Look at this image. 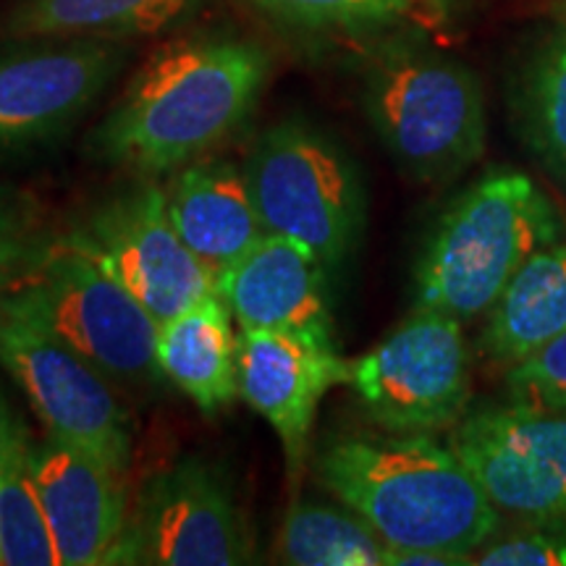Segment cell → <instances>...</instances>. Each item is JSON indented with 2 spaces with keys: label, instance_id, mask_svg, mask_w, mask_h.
I'll return each instance as SVG.
<instances>
[{
  "label": "cell",
  "instance_id": "1",
  "mask_svg": "<svg viewBox=\"0 0 566 566\" xmlns=\"http://www.w3.org/2000/svg\"><path fill=\"white\" fill-rule=\"evenodd\" d=\"M271 76L254 40L195 34L145 61L92 134L95 155L142 176L176 174L252 116Z\"/></svg>",
  "mask_w": 566,
  "mask_h": 566
},
{
  "label": "cell",
  "instance_id": "2",
  "mask_svg": "<svg viewBox=\"0 0 566 566\" xmlns=\"http://www.w3.org/2000/svg\"><path fill=\"white\" fill-rule=\"evenodd\" d=\"M313 467L325 491L396 551L470 558L499 527V509L470 467L430 433L336 436Z\"/></svg>",
  "mask_w": 566,
  "mask_h": 566
},
{
  "label": "cell",
  "instance_id": "3",
  "mask_svg": "<svg viewBox=\"0 0 566 566\" xmlns=\"http://www.w3.org/2000/svg\"><path fill=\"white\" fill-rule=\"evenodd\" d=\"M558 212L527 174L499 168L443 212L415 273L417 307L457 321L491 313L509 281L543 247L558 242Z\"/></svg>",
  "mask_w": 566,
  "mask_h": 566
},
{
  "label": "cell",
  "instance_id": "4",
  "mask_svg": "<svg viewBox=\"0 0 566 566\" xmlns=\"http://www.w3.org/2000/svg\"><path fill=\"white\" fill-rule=\"evenodd\" d=\"M6 310L40 323L113 384L139 386L163 378L155 359L158 317L66 237L48 242Z\"/></svg>",
  "mask_w": 566,
  "mask_h": 566
},
{
  "label": "cell",
  "instance_id": "5",
  "mask_svg": "<svg viewBox=\"0 0 566 566\" xmlns=\"http://www.w3.org/2000/svg\"><path fill=\"white\" fill-rule=\"evenodd\" d=\"M367 113L388 153L420 181H449L485 150V101L462 63L396 53L373 71Z\"/></svg>",
  "mask_w": 566,
  "mask_h": 566
},
{
  "label": "cell",
  "instance_id": "6",
  "mask_svg": "<svg viewBox=\"0 0 566 566\" xmlns=\"http://www.w3.org/2000/svg\"><path fill=\"white\" fill-rule=\"evenodd\" d=\"M244 176L268 233L302 244L325 268L352 252L365 200L349 158L334 139L289 118L260 134Z\"/></svg>",
  "mask_w": 566,
  "mask_h": 566
},
{
  "label": "cell",
  "instance_id": "7",
  "mask_svg": "<svg viewBox=\"0 0 566 566\" xmlns=\"http://www.w3.org/2000/svg\"><path fill=\"white\" fill-rule=\"evenodd\" d=\"M258 556L231 480L202 457H181L142 485L113 564L239 566Z\"/></svg>",
  "mask_w": 566,
  "mask_h": 566
},
{
  "label": "cell",
  "instance_id": "8",
  "mask_svg": "<svg viewBox=\"0 0 566 566\" xmlns=\"http://www.w3.org/2000/svg\"><path fill=\"white\" fill-rule=\"evenodd\" d=\"M349 386L367 417L391 433L449 428L470 399L462 321L415 307L375 349L354 359Z\"/></svg>",
  "mask_w": 566,
  "mask_h": 566
},
{
  "label": "cell",
  "instance_id": "9",
  "mask_svg": "<svg viewBox=\"0 0 566 566\" xmlns=\"http://www.w3.org/2000/svg\"><path fill=\"white\" fill-rule=\"evenodd\" d=\"M0 367L17 380L48 433L129 475L134 424L108 375L13 310L0 315Z\"/></svg>",
  "mask_w": 566,
  "mask_h": 566
},
{
  "label": "cell",
  "instance_id": "10",
  "mask_svg": "<svg viewBox=\"0 0 566 566\" xmlns=\"http://www.w3.org/2000/svg\"><path fill=\"white\" fill-rule=\"evenodd\" d=\"M66 239L160 323L218 292L216 273L181 242L158 184H137L103 200Z\"/></svg>",
  "mask_w": 566,
  "mask_h": 566
},
{
  "label": "cell",
  "instance_id": "11",
  "mask_svg": "<svg viewBox=\"0 0 566 566\" xmlns=\"http://www.w3.org/2000/svg\"><path fill=\"white\" fill-rule=\"evenodd\" d=\"M0 53V153L71 129L129 61V42L101 38L21 40Z\"/></svg>",
  "mask_w": 566,
  "mask_h": 566
},
{
  "label": "cell",
  "instance_id": "12",
  "mask_svg": "<svg viewBox=\"0 0 566 566\" xmlns=\"http://www.w3.org/2000/svg\"><path fill=\"white\" fill-rule=\"evenodd\" d=\"M454 451L499 512L566 527V412L483 409L457 430Z\"/></svg>",
  "mask_w": 566,
  "mask_h": 566
},
{
  "label": "cell",
  "instance_id": "13",
  "mask_svg": "<svg viewBox=\"0 0 566 566\" xmlns=\"http://www.w3.org/2000/svg\"><path fill=\"white\" fill-rule=\"evenodd\" d=\"M349 370L336 342L289 331L239 336V396L275 430L294 485L307 464L317 407L331 388L349 384Z\"/></svg>",
  "mask_w": 566,
  "mask_h": 566
},
{
  "label": "cell",
  "instance_id": "14",
  "mask_svg": "<svg viewBox=\"0 0 566 566\" xmlns=\"http://www.w3.org/2000/svg\"><path fill=\"white\" fill-rule=\"evenodd\" d=\"M32 459L59 566L113 564L132 516L126 475L51 433L34 438Z\"/></svg>",
  "mask_w": 566,
  "mask_h": 566
},
{
  "label": "cell",
  "instance_id": "15",
  "mask_svg": "<svg viewBox=\"0 0 566 566\" xmlns=\"http://www.w3.org/2000/svg\"><path fill=\"white\" fill-rule=\"evenodd\" d=\"M242 331H289L334 342L325 265L279 233H265L216 279Z\"/></svg>",
  "mask_w": 566,
  "mask_h": 566
},
{
  "label": "cell",
  "instance_id": "16",
  "mask_svg": "<svg viewBox=\"0 0 566 566\" xmlns=\"http://www.w3.org/2000/svg\"><path fill=\"white\" fill-rule=\"evenodd\" d=\"M166 205L181 242L216 279L268 233L244 168L229 160H195L179 168L166 187Z\"/></svg>",
  "mask_w": 566,
  "mask_h": 566
},
{
  "label": "cell",
  "instance_id": "17",
  "mask_svg": "<svg viewBox=\"0 0 566 566\" xmlns=\"http://www.w3.org/2000/svg\"><path fill=\"white\" fill-rule=\"evenodd\" d=\"M155 359L163 378L189 396L200 412L229 409L239 396V338L223 296L212 292L163 321Z\"/></svg>",
  "mask_w": 566,
  "mask_h": 566
},
{
  "label": "cell",
  "instance_id": "18",
  "mask_svg": "<svg viewBox=\"0 0 566 566\" xmlns=\"http://www.w3.org/2000/svg\"><path fill=\"white\" fill-rule=\"evenodd\" d=\"M566 334V244L554 242L535 252L495 300L483 336L485 352L504 365Z\"/></svg>",
  "mask_w": 566,
  "mask_h": 566
},
{
  "label": "cell",
  "instance_id": "19",
  "mask_svg": "<svg viewBox=\"0 0 566 566\" xmlns=\"http://www.w3.org/2000/svg\"><path fill=\"white\" fill-rule=\"evenodd\" d=\"M197 0H17L3 19L11 40L150 38L189 17Z\"/></svg>",
  "mask_w": 566,
  "mask_h": 566
},
{
  "label": "cell",
  "instance_id": "20",
  "mask_svg": "<svg viewBox=\"0 0 566 566\" xmlns=\"http://www.w3.org/2000/svg\"><path fill=\"white\" fill-rule=\"evenodd\" d=\"M32 443L27 422L0 394V566H59L34 480Z\"/></svg>",
  "mask_w": 566,
  "mask_h": 566
},
{
  "label": "cell",
  "instance_id": "21",
  "mask_svg": "<svg viewBox=\"0 0 566 566\" xmlns=\"http://www.w3.org/2000/svg\"><path fill=\"white\" fill-rule=\"evenodd\" d=\"M275 554L292 566H380L391 546L349 506L296 501L281 522Z\"/></svg>",
  "mask_w": 566,
  "mask_h": 566
},
{
  "label": "cell",
  "instance_id": "22",
  "mask_svg": "<svg viewBox=\"0 0 566 566\" xmlns=\"http://www.w3.org/2000/svg\"><path fill=\"white\" fill-rule=\"evenodd\" d=\"M527 126L537 155L566 179V34L537 63L527 92Z\"/></svg>",
  "mask_w": 566,
  "mask_h": 566
},
{
  "label": "cell",
  "instance_id": "23",
  "mask_svg": "<svg viewBox=\"0 0 566 566\" xmlns=\"http://www.w3.org/2000/svg\"><path fill=\"white\" fill-rule=\"evenodd\" d=\"M53 233L45 231L30 197L0 187V315L24 286Z\"/></svg>",
  "mask_w": 566,
  "mask_h": 566
},
{
  "label": "cell",
  "instance_id": "24",
  "mask_svg": "<svg viewBox=\"0 0 566 566\" xmlns=\"http://www.w3.org/2000/svg\"><path fill=\"white\" fill-rule=\"evenodd\" d=\"M275 17L304 27H378L420 19L436 0H254Z\"/></svg>",
  "mask_w": 566,
  "mask_h": 566
},
{
  "label": "cell",
  "instance_id": "25",
  "mask_svg": "<svg viewBox=\"0 0 566 566\" xmlns=\"http://www.w3.org/2000/svg\"><path fill=\"white\" fill-rule=\"evenodd\" d=\"M514 405L566 412V334L509 370Z\"/></svg>",
  "mask_w": 566,
  "mask_h": 566
},
{
  "label": "cell",
  "instance_id": "26",
  "mask_svg": "<svg viewBox=\"0 0 566 566\" xmlns=\"http://www.w3.org/2000/svg\"><path fill=\"white\" fill-rule=\"evenodd\" d=\"M483 566H566V527L533 525L478 551Z\"/></svg>",
  "mask_w": 566,
  "mask_h": 566
}]
</instances>
